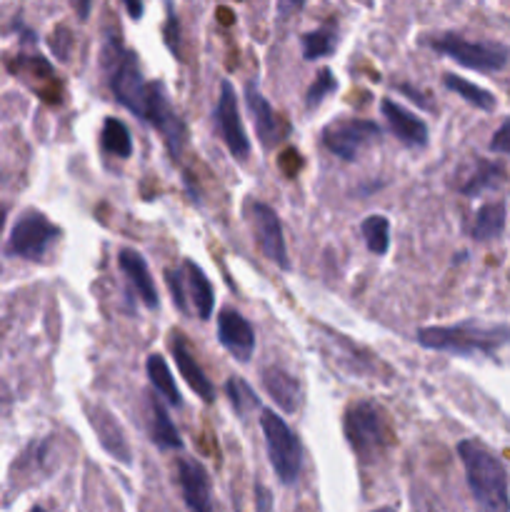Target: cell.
<instances>
[{
    "instance_id": "cell-26",
    "label": "cell",
    "mask_w": 510,
    "mask_h": 512,
    "mask_svg": "<svg viewBox=\"0 0 510 512\" xmlns=\"http://www.w3.org/2000/svg\"><path fill=\"white\" fill-rule=\"evenodd\" d=\"M443 83H445V88L453 90V93H458L460 98H465L470 105H475V108H480V110H493L495 108V95L493 93L478 88V85L470 83V80H465V78H460V75L445 73Z\"/></svg>"
},
{
    "instance_id": "cell-37",
    "label": "cell",
    "mask_w": 510,
    "mask_h": 512,
    "mask_svg": "<svg viewBox=\"0 0 510 512\" xmlns=\"http://www.w3.org/2000/svg\"><path fill=\"white\" fill-rule=\"evenodd\" d=\"M30 512H45V510H43V508H33Z\"/></svg>"
},
{
    "instance_id": "cell-22",
    "label": "cell",
    "mask_w": 510,
    "mask_h": 512,
    "mask_svg": "<svg viewBox=\"0 0 510 512\" xmlns=\"http://www.w3.org/2000/svg\"><path fill=\"white\" fill-rule=\"evenodd\" d=\"M505 230V205L503 203H485L483 208L475 213L473 228H470V235H473L478 243H488V240L500 238Z\"/></svg>"
},
{
    "instance_id": "cell-33",
    "label": "cell",
    "mask_w": 510,
    "mask_h": 512,
    "mask_svg": "<svg viewBox=\"0 0 510 512\" xmlns=\"http://www.w3.org/2000/svg\"><path fill=\"white\" fill-rule=\"evenodd\" d=\"M255 493H258V498H260V512H268V508H270V495H268V490L265 488H255Z\"/></svg>"
},
{
    "instance_id": "cell-14",
    "label": "cell",
    "mask_w": 510,
    "mask_h": 512,
    "mask_svg": "<svg viewBox=\"0 0 510 512\" xmlns=\"http://www.w3.org/2000/svg\"><path fill=\"white\" fill-rule=\"evenodd\" d=\"M245 100H248V108L255 118V130H258L263 148L278 145L288 135V123L275 113V108L265 100V95L260 93L255 83H248V88H245Z\"/></svg>"
},
{
    "instance_id": "cell-34",
    "label": "cell",
    "mask_w": 510,
    "mask_h": 512,
    "mask_svg": "<svg viewBox=\"0 0 510 512\" xmlns=\"http://www.w3.org/2000/svg\"><path fill=\"white\" fill-rule=\"evenodd\" d=\"M128 13L133 15V18H140V15H143V5H140V3H128Z\"/></svg>"
},
{
    "instance_id": "cell-29",
    "label": "cell",
    "mask_w": 510,
    "mask_h": 512,
    "mask_svg": "<svg viewBox=\"0 0 510 512\" xmlns=\"http://www.w3.org/2000/svg\"><path fill=\"white\" fill-rule=\"evenodd\" d=\"M333 48H335V35L330 28L315 30V33L303 35V55L308 60L325 58V55L333 53Z\"/></svg>"
},
{
    "instance_id": "cell-10",
    "label": "cell",
    "mask_w": 510,
    "mask_h": 512,
    "mask_svg": "<svg viewBox=\"0 0 510 512\" xmlns=\"http://www.w3.org/2000/svg\"><path fill=\"white\" fill-rule=\"evenodd\" d=\"M143 120L163 135L165 143H168L170 148V155L178 158L185 143V125L183 120L178 118V113H175L173 103H170L168 93H165V88L160 83H150L148 108H145Z\"/></svg>"
},
{
    "instance_id": "cell-8",
    "label": "cell",
    "mask_w": 510,
    "mask_h": 512,
    "mask_svg": "<svg viewBox=\"0 0 510 512\" xmlns=\"http://www.w3.org/2000/svg\"><path fill=\"white\" fill-rule=\"evenodd\" d=\"M380 138V128L370 120L360 118H338L323 128V145L338 158L353 163L360 150L368 143Z\"/></svg>"
},
{
    "instance_id": "cell-3",
    "label": "cell",
    "mask_w": 510,
    "mask_h": 512,
    "mask_svg": "<svg viewBox=\"0 0 510 512\" xmlns=\"http://www.w3.org/2000/svg\"><path fill=\"white\" fill-rule=\"evenodd\" d=\"M345 438L360 460H375L393 445V430L383 410L370 400H358L345 410Z\"/></svg>"
},
{
    "instance_id": "cell-15",
    "label": "cell",
    "mask_w": 510,
    "mask_h": 512,
    "mask_svg": "<svg viewBox=\"0 0 510 512\" xmlns=\"http://www.w3.org/2000/svg\"><path fill=\"white\" fill-rule=\"evenodd\" d=\"M170 353H173L175 365H178V370H180V375H183L185 383H188L190 388H193L195 393L205 400V403H213L215 400L213 383H210L208 375H205L203 368L198 365V360H195L193 350H190V345H188V338H185L180 330H173V333H170Z\"/></svg>"
},
{
    "instance_id": "cell-19",
    "label": "cell",
    "mask_w": 510,
    "mask_h": 512,
    "mask_svg": "<svg viewBox=\"0 0 510 512\" xmlns=\"http://www.w3.org/2000/svg\"><path fill=\"white\" fill-rule=\"evenodd\" d=\"M263 388L285 413H295L300 408V400H303V388H300L298 380L288 373V370L278 368V365H270L263 370Z\"/></svg>"
},
{
    "instance_id": "cell-9",
    "label": "cell",
    "mask_w": 510,
    "mask_h": 512,
    "mask_svg": "<svg viewBox=\"0 0 510 512\" xmlns=\"http://www.w3.org/2000/svg\"><path fill=\"white\" fill-rule=\"evenodd\" d=\"M248 218L265 258L273 260V263L280 265L283 270H290L288 250H285V238H283V225H280L278 213H275L268 203H263V200H250Z\"/></svg>"
},
{
    "instance_id": "cell-12",
    "label": "cell",
    "mask_w": 510,
    "mask_h": 512,
    "mask_svg": "<svg viewBox=\"0 0 510 512\" xmlns=\"http://www.w3.org/2000/svg\"><path fill=\"white\" fill-rule=\"evenodd\" d=\"M180 493L190 512H215L213 490H210V475L198 460H178L175 465Z\"/></svg>"
},
{
    "instance_id": "cell-28",
    "label": "cell",
    "mask_w": 510,
    "mask_h": 512,
    "mask_svg": "<svg viewBox=\"0 0 510 512\" xmlns=\"http://www.w3.org/2000/svg\"><path fill=\"white\" fill-rule=\"evenodd\" d=\"M225 393H228L230 403H233V410L238 415H248L250 410H255L260 405L255 390L250 388L243 378H238V375L228 380V385H225Z\"/></svg>"
},
{
    "instance_id": "cell-17",
    "label": "cell",
    "mask_w": 510,
    "mask_h": 512,
    "mask_svg": "<svg viewBox=\"0 0 510 512\" xmlns=\"http://www.w3.org/2000/svg\"><path fill=\"white\" fill-rule=\"evenodd\" d=\"M88 413H90V425H93L95 435L100 438V445H103L115 460L128 465L130 458H133V453H130V445L128 440H125L123 428H120L118 420L113 418V413H110L108 408H103V405H95V408H90Z\"/></svg>"
},
{
    "instance_id": "cell-21",
    "label": "cell",
    "mask_w": 510,
    "mask_h": 512,
    "mask_svg": "<svg viewBox=\"0 0 510 512\" xmlns=\"http://www.w3.org/2000/svg\"><path fill=\"white\" fill-rule=\"evenodd\" d=\"M148 430L150 440L158 445L160 450H180L183 448V440H180L178 428L173 425L170 415L165 413L163 405L158 403V398L148 395Z\"/></svg>"
},
{
    "instance_id": "cell-31",
    "label": "cell",
    "mask_w": 510,
    "mask_h": 512,
    "mask_svg": "<svg viewBox=\"0 0 510 512\" xmlns=\"http://www.w3.org/2000/svg\"><path fill=\"white\" fill-rule=\"evenodd\" d=\"M165 283H168V290H170V295H173L175 305H178L183 313H188V298H185L183 270H165Z\"/></svg>"
},
{
    "instance_id": "cell-23",
    "label": "cell",
    "mask_w": 510,
    "mask_h": 512,
    "mask_svg": "<svg viewBox=\"0 0 510 512\" xmlns=\"http://www.w3.org/2000/svg\"><path fill=\"white\" fill-rule=\"evenodd\" d=\"M145 370H148V378H150V383H153V388L158 390V393L163 395L170 405L180 408V405H183V395H180L178 385H175V380H173V373H170V368H168V363L163 360V355H158V353L150 355L148 363H145Z\"/></svg>"
},
{
    "instance_id": "cell-4",
    "label": "cell",
    "mask_w": 510,
    "mask_h": 512,
    "mask_svg": "<svg viewBox=\"0 0 510 512\" xmlns=\"http://www.w3.org/2000/svg\"><path fill=\"white\" fill-rule=\"evenodd\" d=\"M105 68H108L110 90L115 98L135 113L138 118H145V108H148V93L150 83H145L143 70L138 65V55L133 50L123 48L118 40H110L108 50H105Z\"/></svg>"
},
{
    "instance_id": "cell-18",
    "label": "cell",
    "mask_w": 510,
    "mask_h": 512,
    "mask_svg": "<svg viewBox=\"0 0 510 512\" xmlns=\"http://www.w3.org/2000/svg\"><path fill=\"white\" fill-rule=\"evenodd\" d=\"M118 265L125 275H128L130 285L135 288V293L140 295V300L145 303V308L158 310L160 300H158V290H155V280L150 278V270L145 265L143 255L135 253V250L123 248L118 253Z\"/></svg>"
},
{
    "instance_id": "cell-13",
    "label": "cell",
    "mask_w": 510,
    "mask_h": 512,
    "mask_svg": "<svg viewBox=\"0 0 510 512\" xmlns=\"http://www.w3.org/2000/svg\"><path fill=\"white\" fill-rule=\"evenodd\" d=\"M220 345L240 363H248L255 353V330L238 310L225 308L218 315Z\"/></svg>"
},
{
    "instance_id": "cell-1",
    "label": "cell",
    "mask_w": 510,
    "mask_h": 512,
    "mask_svg": "<svg viewBox=\"0 0 510 512\" xmlns=\"http://www.w3.org/2000/svg\"><path fill=\"white\" fill-rule=\"evenodd\" d=\"M458 455L480 512H510L508 470L503 460L478 440H463L458 445Z\"/></svg>"
},
{
    "instance_id": "cell-7",
    "label": "cell",
    "mask_w": 510,
    "mask_h": 512,
    "mask_svg": "<svg viewBox=\"0 0 510 512\" xmlns=\"http://www.w3.org/2000/svg\"><path fill=\"white\" fill-rule=\"evenodd\" d=\"M60 230L38 210H25L8 240V253L25 260H43Z\"/></svg>"
},
{
    "instance_id": "cell-30",
    "label": "cell",
    "mask_w": 510,
    "mask_h": 512,
    "mask_svg": "<svg viewBox=\"0 0 510 512\" xmlns=\"http://www.w3.org/2000/svg\"><path fill=\"white\" fill-rule=\"evenodd\" d=\"M335 88H338V83H335L333 73H330L328 68L320 70V73H318V80H315V83L310 85L308 95H305V105H308V110H313L315 105H318L320 100L325 98V95L333 93Z\"/></svg>"
},
{
    "instance_id": "cell-24",
    "label": "cell",
    "mask_w": 510,
    "mask_h": 512,
    "mask_svg": "<svg viewBox=\"0 0 510 512\" xmlns=\"http://www.w3.org/2000/svg\"><path fill=\"white\" fill-rule=\"evenodd\" d=\"M500 180H505V170L500 165L485 163L478 160L473 168V173L460 183V193L463 195H480L485 190H493L495 185H500Z\"/></svg>"
},
{
    "instance_id": "cell-35",
    "label": "cell",
    "mask_w": 510,
    "mask_h": 512,
    "mask_svg": "<svg viewBox=\"0 0 510 512\" xmlns=\"http://www.w3.org/2000/svg\"><path fill=\"white\" fill-rule=\"evenodd\" d=\"M5 208H0V235H3V228H5Z\"/></svg>"
},
{
    "instance_id": "cell-27",
    "label": "cell",
    "mask_w": 510,
    "mask_h": 512,
    "mask_svg": "<svg viewBox=\"0 0 510 512\" xmlns=\"http://www.w3.org/2000/svg\"><path fill=\"white\" fill-rule=\"evenodd\" d=\"M360 233H363L365 245H368L370 253L385 255L390 248V223L385 215H368L360 225Z\"/></svg>"
},
{
    "instance_id": "cell-32",
    "label": "cell",
    "mask_w": 510,
    "mask_h": 512,
    "mask_svg": "<svg viewBox=\"0 0 510 512\" xmlns=\"http://www.w3.org/2000/svg\"><path fill=\"white\" fill-rule=\"evenodd\" d=\"M490 150H495V153L510 155V118L505 120V123L500 125L498 130H495L493 140H490Z\"/></svg>"
},
{
    "instance_id": "cell-6",
    "label": "cell",
    "mask_w": 510,
    "mask_h": 512,
    "mask_svg": "<svg viewBox=\"0 0 510 512\" xmlns=\"http://www.w3.org/2000/svg\"><path fill=\"white\" fill-rule=\"evenodd\" d=\"M423 43H428L438 53L450 55L455 63L470 70H480V73H493V70L505 68L510 58L505 45L493 43V40H468L453 33L433 35V38H425Z\"/></svg>"
},
{
    "instance_id": "cell-36",
    "label": "cell",
    "mask_w": 510,
    "mask_h": 512,
    "mask_svg": "<svg viewBox=\"0 0 510 512\" xmlns=\"http://www.w3.org/2000/svg\"><path fill=\"white\" fill-rule=\"evenodd\" d=\"M373 512H398V510H393V508H380V510H373Z\"/></svg>"
},
{
    "instance_id": "cell-20",
    "label": "cell",
    "mask_w": 510,
    "mask_h": 512,
    "mask_svg": "<svg viewBox=\"0 0 510 512\" xmlns=\"http://www.w3.org/2000/svg\"><path fill=\"white\" fill-rule=\"evenodd\" d=\"M183 280L185 288H188L190 300H193L195 310H198L200 320H208L213 315L215 305V290L210 285L208 275L200 270V265H195L193 260H185L183 263Z\"/></svg>"
},
{
    "instance_id": "cell-2",
    "label": "cell",
    "mask_w": 510,
    "mask_h": 512,
    "mask_svg": "<svg viewBox=\"0 0 510 512\" xmlns=\"http://www.w3.org/2000/svg\"><path fill=\"white\" fill-rule=\"evenodd\" d=\"M415 338L428 350H443V353L455 355H490L510 343V328L508 325H485L478 320H465V323L448 325V328H443V325L420 328Z\"/></svg>"
},
{
    "instance_id": "cell-16",
    "label": "cell",
    "mask_w": 510,
    "mask_h": 512,
    "mask_svg": "<svg viewBox=\"0 0 510 512\" xmlns=\"http://www.w3.org/2000/svg\"><path fill=\"white\" fill-rule=\"evenodd\" d=\"M380 110H383L385 120L390 123L393 133L398 135L408 148H425V145H428V125H425L418 115L405 110L403 105L395 103V100L390 98H385L383 103H380Z\"/></svg>"
},
{
    "instance_id": "cell-11",
    "label": "cell",
    "mask_w": 510,
    "mask_h": 512,
    "mask_svg": "<svg viewBox=\"0 0 510 512\" xmlns=\"http://www.w3.org/2000/svg\"><path fill=\"white\" fill-rule=\"evenodd\" d=\"M215 125H218L220 135H223L225 140V148L230 150V155L238 160L248 158L250 140L243 128V120H240L235 88L228 83V80H223V85H220V98H218V105H215Z\"/></svg>"
},
{
    "instance_id": "cell-25",
    "label": "cell",
    "mask_w": 510,
    "mask_h": 512,
    "mask_svg": "<svg viewBox=\"0 0 510 512\" xmlns=\"http://www.w3.org/2000/svg\"><path fill=\"white\" fill-rule=\"evenodd\" d=\"M100 143L115 158H130L133 155V140H130L128 128L120 120L105 118L103 133H100Z\"/></svg>"
},
{
    "instance_id": "cell-5",
    "label": "cell",
    "mask_w": 510,
    "mask_h": 512,
    "mask_svg": "<svg viewBox=\"0 0 510 512\" xmlns=\"http://www.w3.org/2000/svg\"><path fill=\"white\" fill-rule=\"evenodd\" d=\"M260 428L265 435V448H268L270 465L283 485H293L300 478L303 468V448L293 430L288 428L283 418L275 410H260Z\"/></svg>"
}]
</instances>
